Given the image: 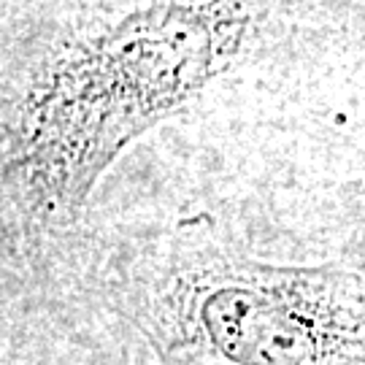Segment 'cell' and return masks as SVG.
<instances>
[{
    "label": "cell",
    "mask_w": 365,
    "mask_h": 365,
    "mask_svg": "<svg viewBox=\"0 0 365 365\" xmlns=\"http://www.w3.org/2000/svg\"><path fill=\"white\" fill-rule=\"evenodd\" d=\"M249 25L241 0H160L27 68L3 103L6 238L73 227L114 160L233 66Z\"/></svg>",
    "instance_id": "cell-1"
},
{
    "label": "cell",
    "mask_w": 365,
    "mask_h": 365,
    "mask_svg": "<svg viewBox=\"0 0 365 365\" xmlns=\"http://www.w3.org/2000/svg\"><path fill=\"white\" fill-rule=\"evenodd\" d=\"M98 300L133 365H365V271L257 260L206 214L111 262Z\"/></svg>",
    "instance_id": "cell-2"
},
{
    "label": "cell",
    "mask_w": 365,
    "mask_h": 365,
    "mask_svg": "<svg viewBox=\"0 0 365 365\" xmlns=\"http://www.w3.org/2000/svg\"><path fill=\"white\" fill-rule=\"evenodd\" d=\"M339 225L344 262L365 271V176L341 187Z\"/></svg>",
    "instance_id": "cell-3"
},
{
    "label": "cell",
    "mask_w": 365,
    "mask_h": 365,
    "mask_svg": "<svg viewBox=\"0 0 365 365\" xmlns=\"http://www.w3.org/2000/svg\"><path fill=\"white\" fill-rule=\"evenodd\" d=\"M128 365H133V363H128Z\"/></svg>",
    "instance_id": "cell-4"
}]
</instances>
